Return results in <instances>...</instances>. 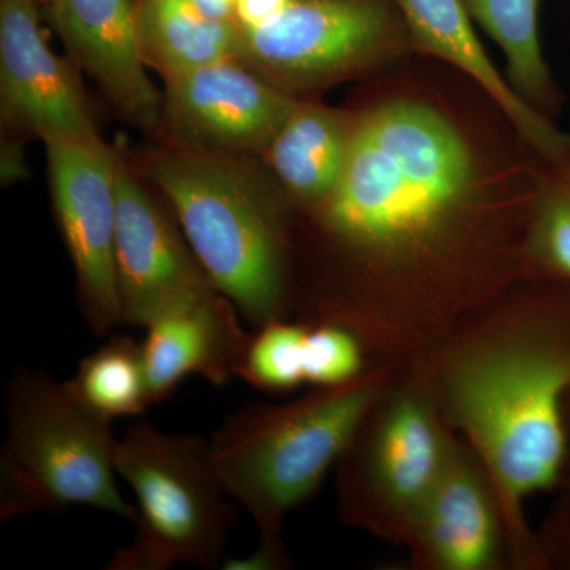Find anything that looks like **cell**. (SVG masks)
Instances as JSON below:
<instances>
[{
  "instance_id": "cell-1",
  "label": "cell",
  "mask_w": 570,
  "mask_h": 570,
  "mask_svg": "<svg viewBox=\"0 0 570 570\" xmlns=\"http://www.w3.org/2000/svg\"><path fill=\"white\" fill-rule=\"evenodd\" d=\"M352 115L335 189L295 212L294 318L406 363L539 277L527 242L547 163L472 80L390 78Z\"/></svg>"
},
{
  "instance_id": "cell-2",
  "label": "cell",
  "mask_w": 570,
  "mask_h": 570,
  "mask_svg": "<svg viewBox=\"0 0 570 570\" xmlns=\"http://www.w3.org/2000/svg\"><path fill=\"white\" fill-rule=\"evenodd\" d=\"M551 281H523L404 363L493 479L515 570L549 562L524 502L560 483L569 452L570 314Z\"/></svg>"
},
{
  "instance_id": "cell-3",
  "label": "cell",
  "mask_w": 570,
  "mask_h": 570,
  "mask_svg": "<svg viewBox=\"0 0 570 570\" xmlns=\"http://www.w3.org/2000/svg\"><path fill=\"white\" fill-rule=\"evenodd\" d=\"M135 170L163 194L214 287L247 324L294 318L295 208L253 156L159 142Z\"/></svg>"
},
{
  "instance_id": "cell-4",
  "label": "cell",
  "mask_w": 570,
  "mask_h": 570,
  "mask_svg": "<svg viewBox=\"0 0 570 570\" xmlns=\"http://www.w3.org/2000/svg\"><path fill=\"white\" fill-rule=\"evenodd\" d=\"M403 363L374 365L355 381L314 389L285 404H249L208 441L228 497L247 510L261 535H283L284 520L321 489Z\"/></svg>"
},
{
  "instance_id": "cell-5",
  "label": "cell",
  "mask_w": 570,
  "mask_h": 570,
  "mask_svg": "<svg viewBox=\"0 0 570 570\" xmlns=\"http://www.w3.org/2000/svg\"><path fill=\"white\" fill-rule=\"evenodd\" d=\"M0 519L89 508L137 521L116 483L111 420L41 370L18 367L6 389Z\"/></svg>"
},
{
  "instance_id": "cell-6",
  "label": "cell",
  "mask_w": 570,
  "mask_h": 570,
  "mask_svg": "<svg viewBox=\"0 0 570 570\" xmlns=\"http://www.w3.org/2000/svg\"><path fill=\"white\" fill-rule=\"evenodd\" d=\"M456 438L403 363L337 461L340 520L384 542L406 546Z\"/></svg>"
},
{
  "instance_id": "cell-7",
  "label": "cell",
  "mask_w": 570,
  "mask_h": 570,
  "mask_svg": "<svg viewBox=\"0 0 570 570\" xmlns=\"http://www.w3.org/2000/svg\"><path fill=\"white\" fill-rule=\"evenodd\" d=\"M115 466L137 499V535L108 570L223 568L234 510L208 441L137 423L118 441Z\"/></svg>"
},
{
  "instance_id": "cell-8",
  "label": "cell",
  "mask_w": 570,
  "mask_h": 570,
  "mask_svg": "<svg viewBox=\"0 0 570 570\" xmlns=\"http://www.w3.org/2000/svg\"><path fill=\"white\" fill-rule=\"evenodd\" d=\"M412 52L393 0H292L261 28H239L236 61L292 96L313 97Z\"/></svg>"
},
{
  "instance_id": "cell-9",
  "label": "cell",
  "mask_w": 570,
  "mask_h": 570,
  "mask_svg": "<svg viewBox=\"0 0 570 570\" xmlns=\"http://www.w3.org/2000/svg\"><path fill=\"white\" fill-rule=\"evenodd\" d=\"M48 176L56 220L77 273L86 325L105 336L122 325L115 268L118 154L89 135H47Z\"/></svg>"
},
{
  "instance_id": "cell-10",
  "label": "cell",
  "mask_w": 570,
  "mask_h": 570,
  "mask_svg": "<svg viewBox=\"0 0 570 570\" xmlns=\"http://www.w3.org/2000/svg\"><path fill=\"white\" fill-rule=\"evenodd\" d=\"M115 268L122 325L138 328H146L179 303L216 288L174 209L142 184V176L119 154Z\"/></svg>"
},
{
  "instance_id": "cell-11",
  "label": "cell",
  "mask_w": 570,
  "mask_h": 570,
  "mask_svg": "<svg viewBox=\"0 0 570 570\" xmlns=\"http://www.w3.org/2000/svg\"><path fill=\"white\" fill-rule=\"evenodd\" d=\"M298 100L236 59L209 63L165 81L154 137L179 148L262 157Z\"/></svg>"
},
{
  "instance_id": "cell-12",
  "label": "cell",
  "mask_w": 570,
  "mask_h": 570,
  "mask_svg": "<svg viewBox=\"0 0 570 570\" xmlns=\"http://www.w3.org/2000/svg\"><path fill=\"white\" fill-rule=\"evenodd\" d=\"M404 547L415 570L515 569L497 487L464 439L456 438Z\"/></svg>"
},
{
  "instance_id": "cell-13",
  "label": "cell",
  "mask_w": 570,
  "mask_h": 570,
  "mask_svg": "<svg viewBox=\"0 0 570 570\" xmlns=\"http://www.w3.org/2000/svg\"><path fill=\"white\" fill-rule=\"evenodd\" d=\"M36 0H0V105L10 130L36 135L96 134L91 110L70 66L55 55Z\"/></svg>"
},
{
  "instance_id": "cell-14",
  "label": "cell",
  "mask_w": 570,
  "mask_h": 570,
  "mask_svg": "<svg viewBox=\"0 0 570 570\" xmlns=\"http://www.w3.org/2000/svg\"><path fill=\"white\" fill-rule=\"evenodd\" d=\"M48 20L67 51L124 119L156 135L164 94L146 73L135 0H52Z\"/></svg>"
},
{
  "instance_id": "cell-15",
  "label": "cell",
  "mask_w": 570,
  "mask_h": 570,
  "mask_svg": "<svg viewBox=\"0 0 570 570\" xmlns=\"http://www.w3.org/2000/svg\"><path fill=\"white\" fill-rule=\"evenodd\" d=\"M239 317L234 302L214 288L154 318L141 343L151 404L167 400L186 377L214 387L236 377L250 336Z\"/></svg>"
},
{
  "instance_id": "cell-16",
  "label": "cell",
  "mask_w": 570,
  "mask_h": 570,
  "mask_svg": "<svg viewBox=\"0 0 570 570\" xmlns=\"http://www.w3.org/2000/svg\"><path fill=\"white\" fill-rule=\"evenodd\" d=\"M403 14L412 50L448 63L478 82L547 164L570 163V137L502 78L475 36L463 0H393Z\"/></svg>"
},
{
  "instance_id": "cell-17",
  "label": "cell",
  "mask_w": 570,
  "mask_h": 570,
  "mask_svg": "<svg viewBox=\"0 0 570 570\" xmlns=\"http://www.w3.org/2000/svg\"><path fill=\"white\" fill-rule=\"evenodd\" d=\"M352 110L299 97L262 159L294 205L307 212L335 189L351 146Z\"/></svg>"
},
{
  "instance_id": "cell-18",
  "label": "cell",
  "mask_w": 570,
  "mask_h": 570,
  "mask_svg": "<svg viewBox=\"0 0 570 570\" xmlns=\"http://www.w3.org/2000/svg\"><path fill=\"white\" fill-rule=\"evenodd\" d=\"M135 17L142 61L164 81L238 55V24L187 0H135Z\"/></svg>"
},
{
  "instance_id": "cell-19",
  "label": "cell",
  "mask_w": 570,
  "mask_h": 570,
  "mask_svg": "<svg viewBox=\"0 0 570 570\" xmlns=\"http://www.w3.org/2000/svg\"><path fill=\"white\" fill-rule=\"evenodd\" d=\"M509 62L512 88L535 110L549 116L560 108L561 94L543 61L539 40V0H463Z\"/></svg>"
},
{
  "instance_id": "cell-20",
  "label": "cell",
  "mask_w": 570,
  "mask_h": 570,
  "mask_svg": "<svg viewBox=\"0 0 570 570\" xmlns=\"http://www.w3.org/2000/svg\"><path fill=\"white\" fill-rule=\"evenodd\" d=\"M67 385L89 411L111 422L153 406L141 343L130 336L111 337L85 356Z\"/></svg>"
},
{
  "instance_id": "cell-21",
  "label": "cell",
  "mask_w": 570,
  "mask_h": 570,
  "mask_svg": "<svg viewBox=\"0 0 570 570\" xmlns=\"http://www.w3.org/2000/svg\"><path fill=\"white\" fill-rule=\"evenodd\" d=\"M527 253L535 275L570 284V163L546 165L528 228Z\"/></svg>"
},
{
  "instance_id": "cell-22",
  "label": "cell",
  "mask_w": 570,
  "mask_h": 570,
  "mask_svg": "<svg viewBox=\"0 0 570 570\" xmlns=\"http://www.w3.org/2000/svg\"><path fill=\"white\" fill-rule=\"evenodd\" d=\"M306 322L279 318L258 326L249 341L236 377L254 389L287 393L306 384Z\"/></svg>"
},
{
  "instance_id": "cell-23",
  "label": "cell",
  "mask_w": 570,
  "mask_h": 570,
  "mask_svg": "<svg viewBox=\"0 0 570 570\" xmlns=\"http://www.w3.org/2000/svg\"><path fill=\"white\" fill-rule=\"evenodd\" d=\"M306 324V384L311 387H337L374 366L362 341L344 326Z\"/></svg>"
},
{
  "instance_id": "cell-24",
  "label": "cell",
  "mask_w": 570,
  "mask_h": 570,
  "mask_svg": "<svg viewBox=\"0 0 570 570\" xmlns=\"http://www.w3.org/2000/svg\"><path fill=\"white\" fill-rule=\"evenodd\" d=\"M292 558L288 557L283 535H261L257 549L245 558L224 560V570H285L291 569Z\"/></svg>"
},
{
  "instance_id": "cell-25",
  "label": "cell",
  "mask_w": 570,
  "mask_h": 570,
  "mask_svg": "<svg viewBox=\"0 0 570 570\" xmlns=\"http://www.w3.org/2000/svg\"><path fill=\"white\" fill-rule=\"evenodd\" d=\"M292 0H235L234 21L242 29H255L279 17Z\"/></svg>"
},
{
  "instance_id": "cell-26",
  "label": "cell",
  "mask_w": 570,
  "mask_h": 570,
  "mask_svg": "<svg viewBox=\"0 0 570 570\" xmlns=\"http://www.w3.org/2000/svg\"><path fill=\"white\" fill-rule=\"evenodd\" d=\"M187 2L216 20L234 21L235 0H187Z\"/></svg>"
},
{
  "instance_id": "cell-27",
  "label": "cell",
  "mask_w": 570,
  "mask_h": 570,
  "mask_svg": "<svg viewBox=\"0 0 570 570\" xmlns=\"http://www.w3.org/2000/svg\"><path fill=\"white\" fill-rule=\"evenodd\" d=\"M37 3H39L40 7H47V6H50V3L52 2V0H36Z\"/></svg>"
},
{
  "instance_id": "cell-28",
  "label": "cell",
  "mask_w": 570,
  "mask_h": 570,
  "mask_svg": "<svg viewBox=\"0 0 570 570\" xmlns=\"http://www.w3.org/2000/svg\"><path fill=\"white\" fill-rule=\"evenodd\" d=\"M568 397H570V393H569Z\"/></svg>"
}]
</instances>
